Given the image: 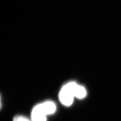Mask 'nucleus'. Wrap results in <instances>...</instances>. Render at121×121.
I'll return each mask as SVG.
<instances>
[{
  "mask_svg": "<svg viewBox=\"0 0 121 121\" xmlns=\"http://www.w3.org/2000/svg\"><path fill=\"white\" fill-rule=\"evenodd\" d=\"M1 108V98H0V109Z\"/></svg>",
  "mask_w": 121,
  "mask_h": 121,
  "instance_id": "423d86ee",
  "label": "nucleus"
},
{
  "mask_svg": "<svg viewBox=\"0 0 121 121\" xmlns=\"http://www.w3.org/2000/svg\"><path fill=\"white\" fill-rule=\"evenodd\" d=\"M46 114L41 104L35 105L31 112V121H46Z\"/></svg>",
  "mask_w": 121,
  "mask_h": 121,
  "instance_id": "f03ea898",
  "label": "nucleus"
},
{
  "mask_svg": "<svg viewBox=\"0 0 121 121\" xmlns=\"http://www.w3.org/2000/svg\"><path fill=\"white\" fill-rule=\"evenodd\" d=\"M77 83L70 82L65 84L60 90L59 97L61 104L69 106L72 104L75 97V91Z\"/></svg>",
  "mask_w": 121,
  "mask_h": 121,
  "instance_id": "f257e3e1",
  "label": "nucleus"
},
{
  "mask_svg": "<svg viewBox=\"0 0 121 121\" xmlns=\"http://www.w3.org/2000/svg\"><path fill=\"white\" fill-rule=\"evenodd\" d=\"M86 94L85 88L82 86L77 84L75 91V97L78 99H82L85 97Z\"/></svg>",
  "mask_w": 121,
  "mask_h": 121,
  "instance_id": "20e7f679",
  "label": "nucleus"
},
{
  "mask_svg": "<svg viewBox=\"0 0 121 121\" xmlns=\"http://www.w3.org/2000/svg\"><path fill=\"white\" fill-rule=\"evenodd\" d=\"M13 121H30V120L29 118L25 116L22 115H17L14 117Z\"/></svg>",
  "mask_w": 121,
  "mask_h": 121,
  "instance_id": "39448f33",
  "label": "nucleus"
},
{
  "mask_svg": "<svg viewBox=\"0 0 121 121\" xmlns=\"http://www.w3.org/2000/svg\"><path fill=\"white\" fill-rule=\"evenodd\" d=\"M40 104L47 115L52 114L56 111V104L52 101H46Z\"/></svg>",
  "mask_w": 121,
  "mask_h": 121,
  "instance_id": "7ed1b4c3",
  "label": "nucleus"
}]
</instances>
